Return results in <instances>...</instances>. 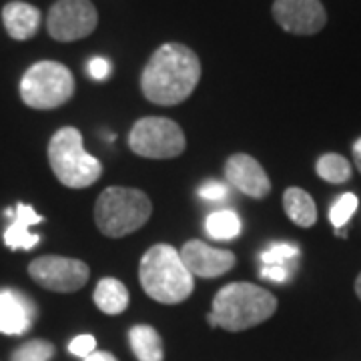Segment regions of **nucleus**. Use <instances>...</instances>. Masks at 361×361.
<instances>
[{
	"label": "nucleus",
	"mask_w": 361,
	"mask_h": 361,
	"mask_svg": "<svg viewBox=\"0 0 361 361\" xmlns=\"http://www.w3.org/2000/svg\"><path fill=\"white\" fill-rule=\"evenodd\" d=\"M201 80V61L189 47L167 42L159 47L141 75L147 101L159 106H175L187 101Z\"/></svg>",
	"instance_id": "obj_1"
},
{
	"label": "nucleus",
	"mask_w": 361,
	"mask_h": 361,
	"mask_svg": "<svg viewBox=\"0 0 361 361\" xmlns=\"http://www.w3.org/2000/svg\"><path fill=\"white\" fill-rule=\"evenodd\" d=\"M277 311V299L267 289L253 283H229L213 297V307L207 315L211 327L227 331H245L267 322Z\"/></svg>",
	"instance_id": "obj_2"
},
{
	"label": "nucleus",
	"mask_w": 361,
	"mask_h": 361,
	"mask_svg": "<svg viewBox=\"0 0 361 361\" xmlns=\"http://www.w3.org/2000/svg\"><path fill=\"white\" fill-rule=\"evenodd\" d=\"M145 293L165 305H177L193 293V275L185 267L180 253L175 247L161 243L151 247L139 265Z\"/></svg>",
	"instance_id": "obj_3"
},
{
	"label": "nucleus",
	"mask_w": 361,
	"mask_h": 361,
	"mask_svg": "<svg viewBox=\"0 0 361 361\" xmlns=\"http://www.w3.org/2000/svg\"><path fill=\"white\" fill-rule=\"evenodd\" d=\"M151 199L139 189L109 187L94 203V221L99 231L106 237H125L139 231L151 219Z\"/></svg>",
	"instance_id": "obj_4"
},
{
	"label": "nucleus",
	"mask_w": 361,
	"mask_h": 361,
	"mask_svg": "<svg viewBox=\"0 0 361 361\" xmlns=\"http://www.w3.org/2000/svg\"><path fill=\"white\" fill-rule=\"evenodd\" d=\"M49 163L54 177L71 189L90 187L103 175V165L85 151L80 130L75 127H63L52 135Z\"/></svg>",
	"instance_id": "obj_5"
},
{
	"label": "nucleus",
	"mask_w": 361,
	"mask_h": 361,
	"mask_svg": "<svg viewBox=\"0 0 361 361\" xmlns=\"http://www.w3.org/2000/svg\"><path fill=\"white\" fill-rule=\"evenodd\" d=\"M75 94V77L56 61L35 63L20 78V99L37 111H52L68 103Z\"/></svg>",
	"instance_id": "obj_6"
},
{
	"label": "nucleus",
	"mask_w": 361,
	"mask_h": 361,
	"mask_svg": "<svg viewBox=\"0 0 361 361\" xmlns=\"http://www.w3.org/2000/svg\"><path fill=\"white\" fill-rule=\"evenodd\" d=\"M129 147L133 153L145 159H175L185 151L187 139L175 121L165 116H145L133 125Z\"/></svg>",
	"instance_id": "obj_7"
},
{
	"label": "nucleus",
	"mask_w": 361,
	"mask_h": 361,
	"mask_svg": "<svg viewBox=\"0 0 361 361\" xmlns=\"http://www.w3.org/2000/svg\"><path fill=\"white\" fill-rule=\"evenodd\" d=\"M32 281L47 291L54 293H75L82 289L90 277L89 265L75 257L44 255L28 265Z\"/></svg>",
	"instance_id": "obj_8"
},
{
	"label": "nucleus",
	"mask_w": 361,
	"mask_h": 361,
	"mask_svg": "<svg viewBox=\"0 0 361 361\" xmlns=\"http://www.w3.org/2000/svg\"><path fill=\"white\" fill-rule=\"evenodd\" d=\"M99 25V13L90 0H56L47 16V30L59 42L89 37Z\"/></svg>",
	"instance_id": "obj_9"
},
{
	"label": "nucleus",
	"mask_w": 361,
	"mask_h": 361,
	"mask_svg": "<svg viewBox=\"0 0 361 361\" xmlns=\"http://www.w3.org/2000/svg\"><path fill=\"white\" fill-rule=\"evenodd\" d=\"M271 13L285 32L299 37L317 35L327 23L322 0H275Z\"/></svg>",
	"instance_id": "obj_10"
},
{
	"label": "nucleus",
	"mask_w": 361,
	"mask_h": 361,
	"mask_svg": "<svg viewBox=\"0 0 361 361\" xmlns=\"http://www.w3.org/2000/svg\"><path fill=\"white\" fill-rule=\"evenodd\" d=\"M179 253L189 273L193 277L197 275V277H205V279H213V277L225 275L237 263V257L231 251L207 245V243L197 241V239L187 241Z\"/></svg>",
	"instance_id": "obj_11"
},
{
	"label": "nucleus",
	"mask_w": 361,
	"mask_h": 361,
	"mask_svg": "<svg viewBox=\"0 0 361 361\" xmlns=\"http://www.w3.org/2000/svg\"><path fill=\"white\" fill-rule=\"evenodd\" d=\"M225 177L237 191L253 199H263L271 193V180L257 159L245 153L231 155L225 163Z\"/></svg>",
	"instance_id": "obj_12"
},
{
	"label": "nucleus",
	"mask_w": 361,
	"mask_h": 361,
	"mask_svg": "<svg viewBox=\"0 0 361 361\" xmlns=\"http://www.w3.org/2000/svg\"><path fill=\"white\" fill-rule=\"evenodd\" d=\"M37 317V305L14 289L0 291V334L4 336H23Z\"/></svg>",
	"instance_id": "obj_13"
},
{
	"label": "nucleus",
	"mask_w": 361,
	"mask_h": 361,
	"mask_svg": "<svg viewBox=\"0 0 361 361\" xmlns=\"http://www.w3.org/2000/svg\"><path fill=\"white\" fill-rule=\"evenodd\" d=\"M6 215L13 217V223L4 231V245L8 247L11 251H18V249L30 251V249L39 245L40 235L30 233V227L37 225V223H42L44 217L35 211V207L18 203L14 209H8Z\"/></svg>",
	"instance_id": "obj_14"
},
{
	"label": "nucleus",
	"mask_w": 361,
	"mask_h": 361,
	"mask_svg": "<svg viewBox=\"0 0 361 361\" xmlns=\"http://www.w3.org/2000/svg\"><path fill=\"white\" fill-rule=\"evenodd\" d=\"M40 11L37 6L14 0L4 4L2 8V23L8 32V37L14 40H28L32 39L40 28Z\"/></svg>",
	"instance_id": "obj_15"
},
{
	"label": "nucleus",
	"mask_w": 361,
	"mask_h": 361,
	"mask_svg": "<svg viewBox=\"0 0 361 361\" xmlns=\"http://www.w3.org/2000/svg\"><path fill=\"white\" fill-rule=\"evenodd\" d=\"M283 207L287 217L303 229H310L317 221V207H315L313 197L299 187H289L285 191Z\"/></svg>",
	"instance_id": "obj_16"
},
{
	"label": "nucleus",
	"mask_w": 361,
	"mask_h": 361,
	"mask_svg": "<svg viewBox=\"0 0 361 361\" xmlns=\"http://www.w3.org/2000/svg\"><path fill=\"white\" fill-rule=\"evenodd\" d=\"M129 343L139 361H163V339L151 325H135L129 331Z\"/></svg>",
	"instance_id": "obj_17"
},
{
	"label": "nucleus",
	"mask_w": 361,
	"mask_h": 361,
	"mask_svg": "<svg viewBox=\"0 0 361 361\" xmlns=\"http://www.w3.org/2000/svg\"><path fill=\"white\" fill-rule=\"evenodd\" d=\"M94 303L106 315H118L129 305V291L115 277H104L94 287Z\"/></svg>",
	"instance_id": "obj_18"
},
{
	"label": "nucleus",
	"mask_w": 361,
	"mask_h": 361,
	"mask_svg": "<svg viewBox=\"0 0 361 361\" xmlns=\"http://www.w3.org/2000/svg\"><path fill=\"white\" fill-rule=\"evenodd\" d=\"M205 229L213 239L229 241V239H235L241 233V219H239V215L235 211H231V209L213 211L207 217Z\"/></svg>",
	"instance_id": "obj_19"
},
{
	"label": "nucleus",
	"mask_w": 361,
	"mask_h": 361,
	"mask_svg": "<svg viewBox=\"0 0 361 361\" xmlns=\"http://www.w3.org/2000/svg\"><path fill=\"white\" fill-rule=\"evenodd\" d=\"M315 171L323 180L334 183V185L351 179V163L345 157L337 155V153H327V155L319 157Z\"/></svg>",
	"instance_id": "obj_20"
},
{
	"label": "nucleus",
	"mask_w": 361,
	"mask_h": 361,
	"mask_svg": "<svg viewBox=\"0 0 361 361\" xmlns=\"http://www.w3.org/2000/svg\"><path fill=\"white\" fill-rule=\"evenodd\" d=\"M299 257V247L291 243H273L261 253V267H279V269H295Z\"/></svg>",
	"instance_id": "obj_21"
},
{
	"label": "nucleus",
	"mask_w": 361,
	"mask_h": 361,
	"mask_svg": "<svg viewBox=\"0 0 361 361\" xmlns=\"http://www.w3.org/2000/svg\"><path fill=\"white\" fill-rule=\"evenodd\" d=\"M54 345L47 339H30L14 349L11 361H51L54 357Z\"/></svg>",
	"instance_id": "obj_22"
},
{
	"label": "nucleus",
	"mask_w": 361,
	"mask_h": 361,
	"mask_svg": "<svg viewBox=\"0 0 361 361\" xmlns=\"http://www.w3.org/2000/svg\"><path fill=\"white\" fill-rule=\"evenodd\" d=\"M355 211H357V197L353 193H343L329 209V219L334 223V227L339 229L348 225Z\"/></svg>",
	"instance_id": "obj_23"
},
{
	"label": "nucleus",
	"mask_w": 361,
	"mask_h": 361,
	"mask_svg": "<svg viewBox=\"0 0 361 361\" xmlns=\"http://www.w3.org/2000/svg\"><path fill=\"white\" fill-rule=\"evenodd\" d=\"M199 195L205 201H225L229 195V187L221 180H207L199 187Z\"/></svg>",
	"instance_id": "obj_24"
},
{
	"label": "nucleus",
	"mask_w": 361,
	"mask_h": 361,
	"mask_svg": "<svg viewBox=\"0 0 361 361\" xmlns=\"http://www.w3.org/2000/svg\"><path fill=\"white\" fill-rule=\"evenodd\" d=\"M94 349H97V339L92 336H78L68 343V351L78 357H89Z\"/></svg>",
	"instance_id": "obj_25"
},
{
	"label": "nucleus",
	"mask_w": 361,
	"mask_h": 361,
	"mask_svg": "<svg viewBox=\"0 0 361 361\" xmlns=\"http://www.w3.org/2000/svg\"><path fill=\"white\" fill-rule=\"evenodd\" d=\"M109 73H111V63L103 56H94L89 63V75L94 80H104L109 77Z\"/></svg>",
	"instance_id": "obj_26"
},
{
	"label": "nucleus",
	"mask_w": 361,
	"mask_h": 361,
	"mask_svg": "<svg viewBox=\"0 0 361 361\" xmlns=\"http://www.w3.org/2000/svg\"><path fill=\"white\" fill-rule=\"evenodd\" d=\"M85 361H116V357L109 351H92L89 357H85Z\"/></svg>",
	"instance_id": "obj_27"
},
{
	"label": "nucleus",
	"mask_w": 361,
	"mask_h": 361,
	"mask_svg": "<svg viewBox=\"0 0 361 361\" xmlns=\"http://www.w3.org/2000/svg\"><path fill=\"white\" fill-rule=\"evenodd\" d=\"M353 163H355V167L361 173V139L353 142Z\"/></svg>",
	"instance_id": "obj_28"
},
{
	"label": "nucleus",
	"mask_w": 361,
	"mask_h": 361,
	"mask_svg": "<svg viewBox=\"0 0 361 361\" xmlns=\"http://www.w3.org/2000/svg\"><path fill=\"white\" fill-rule=\"evenodd\" d=\"M355 293H357V297H360L361 301V273L357 275V279H355Z\"/></svg>",
	"instance_id": "obj_29"
}]
</instances>
